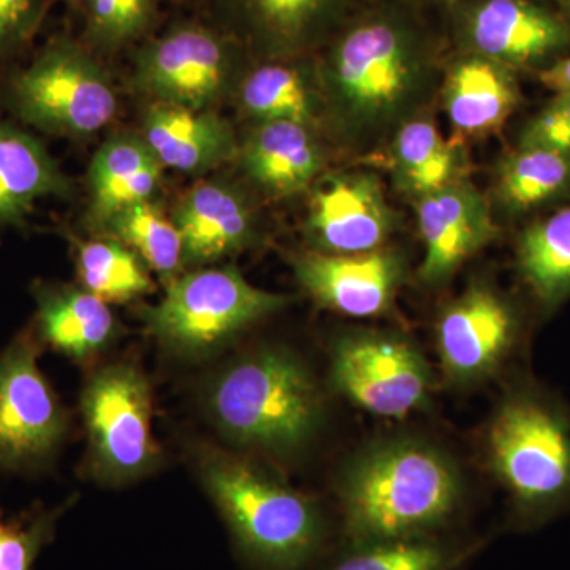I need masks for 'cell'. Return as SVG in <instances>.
Here are the masks:
<instances>
[{
  "label": "cell",
  "mask_w": 570,
  "mask_h": 570,
  "mask_svg": "<svg viewBox=\"0 0 570 570\" xmlns=\"http://www.w3.org/2000/svg\"><path fill=\"white\" fill-rule=\"evenodd\" d=\"M348 538L360 543L426 538L463 497L459 468L419 439H390L360 452L337 482Z\"/></svg>",
  "instance_id": "cell-1"
},
{
  "label": "cell",
  "mask_w": 570,
  "mask_h": 570,
  "mask_svg": "<svg viewBox=\"0 0 570 570\" xmlns=\"http://www.w3.org/2000/svg\"><path fill=\"white\" fill-rule=\"evenodd\" d=\"M206 409L225 441L242 450L291 456L324 422V397L302 358L279 347L242 356L206 392Z\"/></svg>",
  "instance_id": "cell-2"
},
{
  "label": "cell",
  "mask_w": 570,
  "mask_h": 570,
  "mask_svg": "<svg viewBox=\"0 0 570 570\" xmlns=\"http://www.w3.org/2000/svg\"><path fill=\"white\" fill-rule=\"evenodd\" d=\"M485 450L521 520L540 523L570 508V411L538 382L510 385L487 426Z\"/></svg>",
  "instance_id": "cell-3"
},
{
  "label": "cell",
  "mask_w": 570,
  "mask_h": 570,
  "mask_svg": "<svg viewBox=\"0 0 570 570\" xmlns=\"http://www.w3.org/2000/svg\"><path fill=\"white\" fill-rule=\"evenodd\" d=\"M428 63L415 37L385 18L360 22L332 48L324 81L337 118L351 132L374 134L406 122L425 92Z\"/></svg>",
  "instance_id": "cell-4"
},
{
  "label": "cell",
  "mask_w": 570,
  "mask_h": 570,
  "mask_svg": "<svg viewBox=\"0 0 570 570\" xmlns=\"http://www.w3.org/2000/svg\"><path fill=\"white\" fill-rule=\"evenodd\" d=\"M202 482L243 549L273 570H302L324 538L316 505L250 461L206 449Z\"/></svg>",
  "instance_id": "cell-5"
},
{
  "label": "cell",
  "mask_w": 570,
  "mask_h": 570,
  "mask_svg": "<svg viewBox=\"0 0 570 570\" xmlns=\"http://www.w3.org/2000/svg\"><path fill=\"white\" fill-rule=\"evenodd\" d=\"M0 107L40 132L82 138L112 121L118 96L96 52L81 40L56 36L31 62L2 71Z\"/></svg>",
  "instance_id": "cell-6"
},
{
  "label": "cell",
  "mask_w": 570,
  "mask_h": 570,
  "mask_svg": "<svg viewBox=\"0 0 570 570\" xmlns=\"http://www.w3.org/2000/svg\"><path fill=\"white\" fill-rule=\"evenodd\" d=\"M291 302L247 283L232 266L197 268L167 284L164 298L141 317L165 348L193 358L212 354Z\"/></svg>",
  "instance_id": "cell-7"
},
{
  "label": "cell",
  "mask_w": 570,
  "mask_h": 570,
  "mask_svg": "<svg viewBox=\"0 0 570 570\" xmlns=\"http://www.w3.org/2000/svg\"><path fill=\"white\" fill-rule=\"evenodd\" d=\"M81 414L88 431L89 468L100 482H132L160 463L151 387L137 366L115 363L96 371L82 389Z\"/></svg>",
  "instance_id": "cell-8"
},
{
  "label": "cell",
  "mask_w": 570,
  "mask_h": 570,
  "mask_svg": "<svg viewBox=\"0 0 570 570\" xmlns=\"http://www.w3.org/2000/svg\"><path fill=\"white\" fill-rule=\"evenodd\" d=\"M242 58L234 33L200 21H179L141 41L134 58V85L157 104L212 110L234 85Z\"/></svg>",
  "instance_id": "cell-9"
},
{
  "label": "cell",
  "mask_w": 570,
  "mask_h": 570,
  "mask_svg": "<svg viewBox=\"0 0 570 570\" xmlns=\"http://www.w3.org/2000/svg\"><path fill=\"white\" fill-rule=\"evenodd\" d=\"M40 340L26 328L0 354V471L47 466L69 428L61 401L39 366Z\"/></svg>",
  "instance_id": "cell-10"
},
{
  "label": "cell",
  "mask_w": 570,
  "mask_h": 570,
  "mask_svg": "<svg viewBox=\"0 0 570 570\" xmlns=\"http://www.w3.org/2000/svg\"><path fill=\"white\" fill-rule=\"evenodd\" d=\"M330 379L352 404L390 419L425 407L433 382L417 348L403 337L376 332L337 337L330 352Z\"/></svg>",
  "instance_id": "cell-11"
},
{
  "label": "cell",
  "mask_w": 570,
  "mask_h": 570,
  "mask_svg": "<svg viewBox=\"0 0 570 570\" xmlns=\"http://www.w3.org/2000/svg\"><path fill=\"white\" fill-rule=\"evenodd\" d=\"M521 341L519 311L487 284L468 287L439 316V360L450 384L459 387L493 377L517 355Z\"/></svg>",
  "instance_id": "cell-12"
},
{
  "label": "cell",
  "mask_w": 570,
  "mask_h": 570,
  "mask_svg": "<svg viewBox=\"0 0 570 570\" xmlns=\"http://www.w3.org/2000/svg\"><path fill=\"white\" fill-rule=\"evenodd\" d=\"M395 225L381 181L365 171L328 176L311 195L306 235L317 253H373L385 246Z\"/></svg>",
  "instance_id": "cell-13"
},
{
  "label": "cell",
  "mask_w": 570,
  "mask_h": 570,
  "mask_svg": "<svg viewBox=\"0 0 570 570\" xmlns=\"http://www.w3.org/2000/svg\"><path fill=\"white\" fill-rule=\"evenodd\" d=\"M294 269L314 302L355 318L387 313L406 276L403 257L387 246L352 255L311 250L294 258Z\"/></svg>",
  "instance_id": "cell-14"
},
{
  "label": "cell",
  "mask_w": 570,
  "mask_h": 570,
  "mask_svg": "<svg viewBox=\"0 0 570 570\" xmlns=\"http://www.w3.org/2000/svg\"><path fill=\"white\" fill-rule=\"evenodd\" d=\"M417 202L420 235L425 247L419 277L430 287L448 283L469 257L498 236L489 200L468 179Z\"/></svg>",
  "instance_id": "cell-15"
},
{
  "label": "cell",
  "mask_w": 570,
  "mask_h": 570,
  "mask_svg": "<svg viewBox=\"0 0 570 570\" xmlns=\"http://www.w3.org/2000/svg\"><path fill=\"white\" fill-rule=\"evenodd\" d=\"M181 236L183 264L197 269L242 253L255 242V216L230 183L202 181L183 195L171 214Z\"/></svg>",
  "instance_id": "cell-16"
},
{
  "label": "cell",
  "mask_w": 570,
  "mask_h": 570,
  "mask_svg": "<svg viewBox=\"0 0 570 570\" xmlns=\"http://www.w3.org/2000/svg\"><path fill=\"white\" fill-rule=\"evenodd\" d=\"M469 40L475 52L504 66H532L568 47V24L530 0H485L472 11Z\"/></svg>",
  "instance_id": "cell-17"
},
{
  "label": "cell",
  "mask_w": 570,
  "mask_h": 570,
  "mask_svg": "<svg viewBox=\"0 0 570 570\" xmlns=\"http://www.w3.org/2000/svg\"><path fill=\"white\" fill-rule=\"evenodd\" d=\"M140 135L163 167L183 174H206L238 156L234 129L213 110L154 102Z\"/></svg>",
  "instance_id": "cell-18"
},
{
  "label": "cell",
  "mask_w": 570,
  "mask_h": 570,
  "mask_svg": "<svg viewBox=\"0 0 570 570\" xmlns=\"http://www.w3.org/2000/svg\"><path fill=\"white\" fill-rule=\"evenodd\" d=\"M238 156L247 178L273 197L302 193L325 167L313 127L299 122H258Z\"/></svg>",
  "instance_id": "cell-19"
},
{
  "label": "cell",
  "mask_w": 570,
  "mask_h": 570,
  "mask_svg": "<svg viewBox=\"0 0 570 570\" xmlns=\"http://www.w3.org/2000/svg\"><path fill=\"white\" fill-rule=\"evenodd\" d=\"M33 332L40 343L75 362H88L110 346L118 324L110 307L96 295L73 285L36 283Z\"/></svg>",
  "instance_id": "cell-20"
},
{
  "label": "cell",
  "mask_w": 570,
  "mask_h": 570,
  "mask_svg": "<svg viewBox=\"0 0 570 570\" xmlns=\"http://www.w3.org/2000/svg\"><path fill=\"white\" fill-rule=\"evenodd\" d=\"M163 168L141 135H112L89 165V219L102 228L124 209L151 202L159 190Z\"/></svg>",
  "instance_id": "cell-21"
},
{
  "label": "cell",
  "mask_w": 570,
  "mask_h": 570,
  "mask_svg": "<svg viewBox=\"0 0 570 570\" xmlns=\"http://www.w3.org/2000/svg\"><path fill=\"white\" fill-rule=\"evenodd\" d=\"M71 184L47 146L0 119V228L24 227L41 198L69 197Z\"/></svg>",
  "instance_id": "cell-22"
},
{
  "label": "cell",
  "mask_w": 570,
  "mask_h": 570,
  "mask_svg": "<svg viewBox=\"0 0 570 570\" xmlns=\"http://www.w3.org/2000/svg\"><path fill=\"white\" fill-rule=\"evenodd\" d=\"M520 102L519 85L504 63L483 56L460 59L444 82V107L461 135L494 132Z\"/></svg>",
  "instance_id": "cell-23"
},
{
  "label": "cell",
  "mask_w": 570,
  "mask_h": 570,
  "mask_svg": "<svg viewBox=\"0 0 570 570\" xmlns=\"http://www.w3.org/2000/svg\"><path fill=\"white\" fill-rule=\"evenodd\" d=\"M247 40L265 55H296L317 41L337 0H223Z\"/></svg>",
  "instance_id": "cell-24"
},
{
  "label": "cell",
  "mask_w": 570,
  "mask_h": 570,
  "mask_svg": "<svg viewBox=\"0 0 570 570\" xmlns=\"http://www.w3.org/2000/svg\"><path fill=\"white\" fill-rule=\"evenodd\" d=\"M392 165L397 186L417 200L466 179L463 146L445 140L430 119H407L397 127Z\"/></svg>",
  "instance_id": "cell-25"
},
{
  "label": "cell",
  "mask_w": 570,
  "mask_h": 570,
  "mask_svg": "<svg viewBox=\"0 0 570 570\" xmlns=\"http://www.w3.org/2000/svg\"><path fill=\"white\" fill-rule=\"evenodd\" d=\"M515 253L521 281L540 309L557 311L570 296V206L528 225Z\"/></svg>",
  "instance_id": "cell-26"
},
{
  "label": "cell",
  "mask_w": 570,
  "mask_h": 570,
  "mask_svg": "<svg viewBox=\"0 0 570 570\" xmlns=\"http://www.w3.org/2000/svg\"><path fill=\"white\" fill-rule=\"evenodd\" d=\"M239 105L258 122L291 121L313 127L316 92L303 70L288 63H265L242 80Z\"/></svg>",
  "instance_id": "cell-27"
},
{
  "label": "cell",
  "mask_w": 570,
  "mask_h": 570,
  "mask_svg": "<svg viewBox=\"0 0 570 570\" xmlns=\"http://www.w3.org/2000/svg\"><path fill=\"white\" fill-rule=\"evenodd\" d=\"M569 187L570 154L520 146L499 165L497 195L512 213L538 208Z\"/></svg>",
  "instance_id": "cell-28"
},
{
  "label": "cell",
  "mask_w": 570,
  "mask_h": 570,
  "mask_svg": "<svg viewBox=\"0 0 570 570\" xmlns=\"http://www.w3.org/2000/svg\"><path fill=\"white\" fill-rule=\"evenodd\" d=\"M145 262L118 239L81 243L77 272L82 288L107 303H129L154 291Z\"/></svg>",
  "instance_id": "cell-29"
},
{
  "label": "cell",
  "mask_w": 570,
  "mask_h": 570,
  "mask_svg": "<svg viewBox=\"0 0 570 570\" xmlns=\"http://www.w3.org/2000/svg\"><path fill=\"white\" fill-rule=\"evenodd\" d=\"M100 232L132 249L165 283L170 284L181 273V236L171 217L165 216L153 202L116 214Z\"/></svg>",
  "instance_id": "cell-30"
},
{
  "label": "cell",
  "mask_w": 570,
  "mask_h": 570,
  "mask_svg": "<svg viewBox=\"0 0 570 570\" xmlns=\"http://www.w3.org/2000/svg\"><path fill=\"white\" fill-rule=\"evenodd\" d=\"M160 0H77L85 18L82 43L115 52L146 40L159 18Z\"/></svg>",
  "instance_id": "cell-31"
},
{
  "label": "cell",
  "mask_w": 570,
  "mask_h": 570,
  "mask_svg": "<svg viewBox=\"0 0 570 570\" xmlns=\"http://www.w3.org/2000/svg\"><path fill=\"white\" fill-rule=\"evenodd\" d=\"M456 557L428 538L360 543L332 570H452Z\"/></svg>",
  "instance_id": "cell-32"
},
{
  "label": "cell",
  "mask_w": 570,
  "mask_h": 570,
  "mask_svg": "<svg viewBox=\"0 0 570 570\" xmlns=\"http://www.w3.org/2000/svg\"><path fill=\"white\" fill-rule=\"evenodd\" d=\"M67 508L69 504L55 509L36 505L13 517L3 515L0 509V570H32Z\"/></svg>",
  "instance_id": "cell-33"
},
{
  "label": "cell",
  "mask_w": 570,
  "mask_h": 570,
  "mask_svg": "<svg viewBox=\"0 0 570 570\" xmlns=\"http://www.w3.org/2000/svg\"><path fill=\"white\" fill-rule=\"evenodd\" d=\"M55 0H0V69L32 47Z\"/></svg>",
  "instance_id": "cell-34"
},
{
  "label": "cell",
  "mask_w": 570,
  "mask_h": 570,
  "mask_svg": "<svg viewBox=\"0 0 570 570\" xmlns=\"http://www.w3.org/2000/svg\"><path fill=\"white\" fill-rule=\"evenodd\" d=\"M520 146L570 154V92H557V97L528 122Z\"/></svg>",
  "instance_id": "cell-35"
},
{
  "label": "cell",
  "mask_w": 570,
  "mask_h": 570,
  "mask_svg": "<svg viewBox=\"0 0 570 570\" xmlns=\"http://www.w3.org/2000/svg\"><path fill=\"white\" fill-rule=\"evenodd\" d=\"M540 81L554 92H570V58L560 59L540 71Z\"/></svg>",
  "instance_id": "cell-36"
},
{
  "label": "cell",
  "mask_w": 570,
  "mask_h": 570,
  "mask_svg": "<svg viewBox=\"0 0 570 570\" xmlns=\"http://www.w3.org/2000/svg\"><path fill=\"white\" fill-rule=\"evenodd\" d=\"M55 2H66L67 6H71V7L77 6V0H55Z\"/></svg>",
  "instance_id": "cell-37"
},
{
  "label": "cell",
  "mask_w": 570,
  "mask_h": 570,
  "mask_svg": "<svg viewBox=\"0 0 570 570\" xmlns=\"http://www.w3.org/2000/svg\"><path fill=\"white\" fill-rule=\"evenodd\" d=\"M566 3H568V9L570 11V0H566Z\"/></svg>",
  "instance_id": "cell-38"
}]
</instances>
